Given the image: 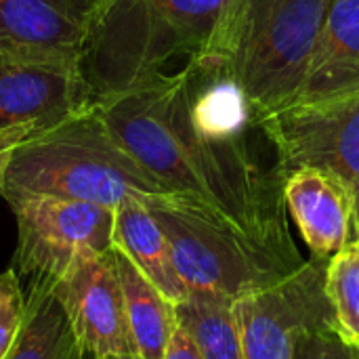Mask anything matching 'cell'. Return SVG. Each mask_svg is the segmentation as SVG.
Masks as SVG:
<instances>
[{"mask_svg": "<svg viewBox=\"0 0 359 359\" xmlns=\"http://www.w3.org/2000/svg\"><path fill=\"white\" fill-rule=\"evenodd\" d=\"M34 133H40L38 126L34 124H15V126H0V196L4 189V179L6 170L11 166L15 149Z\"/></svg>", "mask_w": 359, "mask_h": 359, "instance_id": "cell-22", "label": "cell"}, {"mask_svg": "<svg viewBox=\"0 0 359 359\" xmlns=\"http://www.w3.org/2000/svg\"><path fill=\"white\" fill-rule=\"evenodd\" d=\"M55 292L25 294V320L4 359H86Z\"/></svg>", "mask_w": 359, "mask_h": 359, "instance_id": "cell-17", "label": "cell"}, {"mask_svg": "<svg viewBox=\"0 0 359 359\" xmlns=\"http://www.w3.org/2000/svg\"><path fill=\"white\" fill-rule=\"evenodd\" d=\"M116 141L166 191L196 200L255 240L297 250L286 221L284 177L263 170L244 145L202 141L189 118L183 69L158 72L93 101Z\"/></svg>", "mask_w": 359, "mask_h": 359, "instance_id": "cell-1", "label": "cell"}, {"mask_svg": "<svg viewBox=\"0 0 359 359\" xmlns=\"http://www.w3.org/2000/svg\"><path fill=\"white\" fill-rule=\"evenodd\" d=\"M284 202L316 259L330 261L355 238L349 189L320 168H297L284 181Z\"/></svg>", "mask_w": 359, "mask_h": 359, "instance_id": "cell-13", "label": "cell"}, {"mask_svg": "<svg viewBox=\"0 0 359 359\" xmlns=\"http://www.w3.org/2000/svg\"><path fill=\"white\" fill-rule=\"evenodd\" d=\"M145 206L160 223L189 294L238 301L305 263L299 250L255 240L196 200L162 196L145 200Z\"/></svg>", "mask_w": 359, "mask_h": 359, "instance_id": "cell-4", "label": "cell"}, {"mask_svg": "<svg viewBox=\"0 0 359 359\" xmlns=\"http://www.w3.org/2000/svg\"><path fill=\"white\" fill-rule=\"evenodd\" d=\"M332 0H246L231 69L259 120L299 99Z\"/></svg>", "mask_w": 359, "mask_h": 359, "instance_id": "cell-5", "label": "cell"}, {"mask_svg": "<svg viewBox=\"0 0 359 359\" xmlns=\"http://www.w3.org/2000/svg\"><path fill=\"white\" fill-rule=\"evenodd\" d=\"M358 238H359V231H358Z\"/></svg>", "mask_w": 359, "mask_h": 359, "instance_id": "cell-25", "label": "cell"}, {"mask_svg": "<svg viewBox=\"0 0 359 359\" xmlns=\"http://www.w3.org/2000/svg\"><path fill=\"white\" fill-rule=\"evenodd\" d=\"M25 320V297L15 269L0 273V359L8 355Z\"/></svg>", "mask_w": 359, "mask_h": 359, "instance_id": "cell-21", "label": "cell"}, {"mask_svg": "<svg viewBox=\"0 0 359 359\" xmlns=\"http://www.w3.org/2000/svg\"><path fill=\"white\" fill-rule=\"evenodd\" d=\"M114 246L124 252L170 303L177 305L189 297L175 267L168 240L143 200L124 198L116 206Z\"/></svg>", "mask_w": 359, "mask_h": 359, "instance_id": "cell-15", "label": "cell"}, {"mask_svg": "<svg viewBox=\"0 0 359 359\" xmlns=\"http://www.w3.org/2000/svg\"><path fill=\"white\" fill-rule=\"evenodd\" d=\"M183 76L196 135L217 147L244 145L248 128L257 126V114L236 78L229 59H189Z\"/></svg>", "mask_w": 359, "mask_h": 359, "instance_id": "cell-12", "label": "cell"}, {"mask_svg": "<svg viewBox=\"0 0 359 359\" xmlns=\"http://www.w3.org/2000/svg\"><path fill=\"white\" fill-rule=\"evenodd\" d=\"M326 294L341 334L359 349V238L328 261Z\"/></svg>", "mask_w": 359, "mask_h": 359, "instance_id": "cell-19", "label": "cell"}, {"mask_svg": "<svg viewBox=\"0 0 359 359\" xmlns=\"http://www.w3.org/2000/svg\"><path fill=\"white\" fill-rule=\"evenodd\" d=\"M246 0H107L80 69L93 101L128 88L175 57H231Z\"/></svg>", "mask_w": 359, "mask_h": 359, "instance_id": "cell-2", "label": "cell"}, {"mask_svg": "<svg viewBox=\"0 0 359 359\" xmlns=\"http://www.w3.org/2000/svg\"><path fill=\"white\" fill-rule=\"evenodd\" d=\"M107 0H0V48L80 63Z\"/></svg>", "mask_w": 359, "mask_h": 359, "instance_id": "cell-11", "label": "cell"}, {"mask_svg": "<svg viewBox=\"0 0 359 359\" xmlns=\"http://www.w3.org/2000/svg\"><path fill=\"white\" fill-rule=\"evenodd\" d=\"M128 359H139V358H128Z\"/></svg>", "mask_w": 359, "mask_h": 359, "instance_id": "cell-24", "label": "cell"}, {"mask_svg": "<svg viewBox=\"0 0 359 359\" xmlns=\"http://www.w3.org/2000/svg\"><path fill=\"white\" fill-rule=\"evenodd\" d=\"M276 149V168L286 179L297 168H320L351 194L359 231V88L326 97L299 99L259 120Z\"/></svg>", "mask_w": 359, "mask_h": 359, "instance_id": "cell-7", "label": "cell"}, {"mask_svg": "<svg viewBox=\"0 0 359 359\" xmlns=\"http://www.w3.org/2000/svg\"><path fill=\"white\" fill-rule=\"evenodd\" d=\"M328 261H305L284 280L233 301L246 359H292L299 334L334 318L326 294Z\"/></svg>", "mask_w": 359, "mask_h": 359, "instance_id": "cell-8", "label": "cell"}, {"mask_svg": "<svg viewBox=\"0 0 359 359\" xmlns=\"http://www.w3.org/2000/svg\"><path fill=\"white\" fill-rule=\"evenodd\" d=\"M179 326L189 334L202 359H246L233 301L189 294L175 305Z\"/></svg>", "mask_w": 359, "mask_h": 359, "instance_id": "cell-18", "label": "cell"}, {"mask_svg": "<svg viewBox=\"0 0 359 359\" xmlns=\"http://www.w3.org/2000/svg\"><path fill=\"white\" fill-rule=\"evenodd\" d=\"M53 292L88 355L95 359L139 358L128 328L114 246L103 255L80 259Z\"/></svg>", "mask_w": 359, "mask_h": 359, "instance_id": "cell-9", "label": "cell"}, {"mask_svg": "<svg viewBox=\"0 0 359 359\" xmlns=\"http://www.w3.org/2000/svg\"><path fill=\"white\" fill-rule=\"evenodd\" d=\"M164 359H202V355L198 353L194 341L189 339V334L179 326L172 341H170V347L166 351Z\"/></svg>", "mask_w": 359, "mask_h": 359, "instance_id": "cell-23", "label": "cell"}, {"mask_svg": "<svg viewBox=\"0 0 359 359\" xmlns=\"http://www.w3.org/2000/svg\"><path fill=\"white\" fill-rule=\"evenodd\" d=\"M358 88L359 0H332L299 99H326Z\"/></svg>", "mask_w": 359, "mask_h": 359, "instance_id": "cell-14", "label": "cell"}, {"mask_svg": "<svg viewBox=\"0 0 359 359\" xmlns=\"http://www.w3.org/2000/svg\"><path fill=\"white\" fill-rule=\"evenodd\" d=\"M114 259L137 355L139 359H164L179 328L175 303H170L116 246Z\"/></svg>", "mask_w": 359, "mask_h": 359, "instance_id": "cell-16", "label": "cell"}, {"mask_svg": "<svg viewBox=\"0 0 359 359\" xmlns=\"http://www.w3.org/2000/svg\"><path fill=\"white\" fill-rule=\"evenodd\" d=\"M59 198L114 208L124 198L151 200L166 191L116 141L95 107L34 133L13 154L2 198Z\"/></svg>", "mask_w": 359, "mask_h": 359, "instance_id": "cell-3", "label": "cell"}, {"mask_svg": "<svg viewBox=\"0 0 359 359\" xmlns=\"http://www.w3.org/2000/svg\"><path fill=\"white\" fill-rule=\"evenodd\" d=\"M107 359H111V358H107Z\"/></svg>", "mask_w": 359, "mask_h": 359, "instance_id": "cell-26", "label": "cell"}, {"mask_svg": "<svg viewBox=\"0 0 359 359\" xmlns=\"http://www.w3.org/2000/svg\"><path fill=\"white\" fill-rule=\"evenodd\" d=\"M8 206L17 221L13 265L27 278L25 294L53 292L80 259L114 246V208L42 196L11 200Z\"/></svg>", "mask_w": 359, "mask_h": 359, "instance_id": "cell-6", "label": "cell"}, {"mask_svg": "<svg viewBox=\"0 0 359 359\" xmlns=\"http://www.w3.org/2000/svg\"><path fill=\"white\" fill-rule=\"evenodd\" d=\"M292 359H359V349L341 334L337 320L328 318L299 334Z\"/></svg>", "mask_w": 359, "mask_h": 359, "instance_id": "cell-20", "label": "cell"}, {"mask_svg": "<svg viewBox=\"0 0 359 359\" xmlns=\"http://www.w3.org/2000/svg\"><path fill=\"white\" fill-rule=\"evenodd\" d=\"M93 105L80 63L0 48V126L50 128Z\"/></svg>", "mask_w": 359, "mask_h": 359, "instance_id": "cell-10", "label": "cell"}]
</instances>
